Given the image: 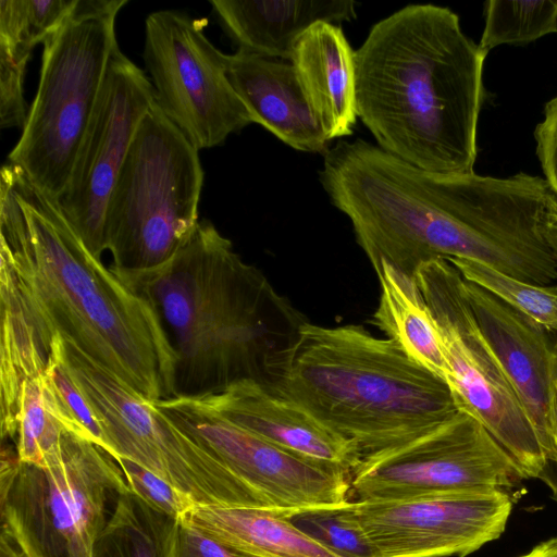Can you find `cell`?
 Instances as JSON below:
<instances>
[{"instance_id": "cell-1", "label": "cell", "mask_w": 557, "mask_h": 557, "mask_svg": "<svg viewBox=\"0 0 557 557\" xmlns=\"http://www.w3.org/2000/svg\"><path fill=\"white\" fill-rule=\"evenodd\" d=\"M0 234L1 258L49 350L58 333L145 399L175 397L177 358L154 307L11 163L1 169Z\"/></svg>"}, {"instance_id": "cell-2", "label": "cell", "mask_w": 557, "mask_h": 557, "mask_svg": "<svg viewBox=\"0 0 557 557\" xmlns=\"http://www.w3.org/2000/svg\"><path fill=\"white\" fill-rule=\"evenodd\" d=\"M113 272L163 323L177 358L175 397L212 395L242 381L269 386L307 322L208 220L161 265Z\"/></svg>"}, {"instance_id": "cell-3", "label": "cell", "mask_w": 557, "mask_h": 557, "mask_svg": "<svg viewBox=\"0 0 557 557\" xmlns=\"http://www.w3.org/2000/svg\"><path fill=\"white\" fill-rule=\"evenodd\" d=\"M486 55L448 8L404 7L355 51L357 115L382 150L411 165L473 172Z\"/></svg>"}, {"instance_id": "cell-4", "label": "cell", "mask_w": 557, "mask_h": 557, "mask_svg": "<svg viewBox=\"0 0 557 557\" xmlns=\"http://www.w3.org/2000/svg\"><path fill=\"white\" fill-rule=\"evenodd\" d=\"M268 387L352 442L362 457L424 435L460 410L445 380L359 325L305 322Z\"/></svg>"}, {"instance_id": "cell-5", "label": "cell", "mask_w": 557, "mask_h": 557, "mask_svg": "<svg viewBox=\"0 0 557 557\" xmlns=\"http://www.w3.org/2000/svg\"><path fill=\"white\" fill-rule=\"evenodd\" d=\"M128 490L110 454L67 430L48 467L22 462L3 447L1 557H92L109 506Z\"/></svg>"}, {"instance_id": "cell-6", "label": "cell", "mask_w": 557, "mask_h": 557, "mask_svg": "<svg viewBox=\"0 0 557 557\" xmlns=\"http://www.w3.org/2000/svg\"><path fill=\"white\" fill-rule=\"evenodd\" d=\"M127 0H78L42 42L37 92L8 154L52 199L64 190L116 49L115 21Z\"/></svg>"}, {"instance_id": "cell-7", "label": "cell", "mask_w": 557, "mask_h": 557, "mask_svg": "<svg viewBox=\"0 0 557 557\" xmlns=\"http://www.w3.org/2000/svg\"><path fill=\"white\" fill-rule=\"evenodd\" d=\"M203 174L199 149L154 101L106 209L103 242L113 271L149 270L178 250L199 221Z\"/></svg>"}, {"instance_id": "cell-8", "label": "cell", "mask_w": 557, "mask_h": 557, "mask_svg": "<svg viewBox=\"0 0 557 557\" xmlns=\"http://www.w3.org/2000/svg\"><path fill=\"white\" fill-rule=\"evenodd\" d=\"M62 341L67 371L102 425L114 459H131L187 494L197 506L269 508L154 401L145 399L76 346Z\"/></svg>"}, {"instance_id": "cell-9", "label": "cell", "mask_w": 557, "mask_h": 557, "mask_svg": "<svg viewBox=\"0 0 557 557\" xmlns=\"http://www.w3.org/2000/svg\"><path fill=\"white\" fill-rule=\"evenodd\" d=\"M462 275L446 259L421 264L420 292L435 320L456 404L480 421L525 479H539L545 456L537 433L462 293Z\"/></svg>"}, {"instance_id": "cell-10", "label": "cell", "mask_w": 557, "mask_h": 557, "mask_svg": "<svg viewBox=\"0 0 557 557\" xmlns=\"http://www.w3.org/2000/svg\"><path fill=\"white\" fill-rule=\"evenodd\" d=\"M203 28L202 21L180 11L151 12L143 52L157 106L199 150L220 146L253 123L230 82L228 54Z\"/></svg>"}, {"instance_id": "cell-11", "label": "cell", "mask_w": 557, "mask_h": 557, "mask_svg": "<svg viewBox=\"0 0 557 557\" xmlns=\"http://www.w3.org/2000/svg\"><path fill=\"white\" fill-rule=\"evenodd\" d=\"M525 476L485 426L463 410L436 429L362 457L355 500H396L471 490L510 491Z\"/></svg>"}, {"instance_id": "cell-12", "label": "cell", "mask_w": 557, "mask_h": 557, "mask_svg": "<svg viewBox=\"0 0 557 557\" xmlns=\"http://www.w3.org/2000/svg\"><path fill=\"white\" fill-rule=\"evenodd\" d=\"M154 103L151 81L119 47L57 205L89 251L101 259L106 209L137 129Z\"/></svg>"}, {"instance_id": "cell-13", "label": "cell", "mask_w": 557, "mask_h": 557, "mask_svg": "<svg viewBox=\"0 0 557 557\" xmlns=\"http://www.w3.org/2000/svg\"><path fill=\"white\" fill-rule=\"evenodd\" d=\"M177 426L221 460L273 510L349 500L350 473L287 451L232 423L193 397L154 401Z\"/></svg>"}, {"instance_id": "cell-14", "label": "cell", "mask_w": 557, "mask_h": 557, "mask_svg": "<svg viewBox=\"0 0 557 557\" xmlns=\"http://www.w3.org/2000/svg\"><path fill=\"white\" fill-rule=\"evenodd\" d=\"M513 507L505 490L483 488L396 500H354L381 557H466L504 532Z\"/></svg>"}, {"instance_id": "cell-15", "label": "cell", "mask_w": 557, "mask_h": 557, "mask_svg": "<svg viewBox=\"0 0 557 557\" xmlns=\"http://www.w3.org/2000/svg\"><path fill=\"white\" fill-rule=\"evenodd\" d=\"M462 293L543 449L552 384L557 371V343L542 324L481 286L463 278Z\"/></svg>"}, {"instance_id": "cell-16", "label": "cell", "mask_w": 557, "mask_h": 557, "mask_svg": "<svg viewBox=\"0 0 557 557\" xmlns=\"http://www.w3.org/2000/svg\"><path fill=\"white\" fill-rule=\"evenodd\" d=\"M193 398L232 423L306 459L349 473L362 459L352 442L258 382L242 381L220 393Z\"/></svg>"}, {"instance_id": "cell-17", "label": "cell", "mask_w": 557, "mask_h": 557, "mask_svg": "<svg viewBox=\"0 0 557 557\" xmlns=\"http://www.w3.org/2000/svg\"><path fill=\"white\" fill-rule=\"evenodd\" d=\"M227 74L253 123L296 150L326 153L331 140L290 61L237 49L227 57Z\"/></svg>"}, {"instance_id": "cell-18", "label": "cell", "mask_w": 557, "mask_h": 557, "mask_svg": "<svg viewBox=\"0 0 557 557\" xmlns=\"http://www.w3.org/2000/svg\"><path fill=\"white\" fill-rule=\"evenodd\" d=\"M210 4L237 49L286 61L314 24L339 25L356 17L351 0H210Z\"/></svg>"}, {"instance_id": "cell-19", "label": "cell", "mask_w": 557, "mask_h": 557, "mask_svg": "<svg viewBox=\"0 0 557 557\" xmlns=\"http://www.w3.org/2000/svg\"><path fill=\"white\" fill-rule=\"evenodd\" d=\"M290 62L329 139L351 135L358 117L355 51L341 26H311L296 44Z\"/></svg>"}, {"instance_id": "cell-20", "label": "cell", "mask_w": 557, "mask_h": 557, "mask_svg": "<svg viewBox=\"0 0 557 557\" xmlns=\"http://www.w3.org/2000/svg\"><path fill=\"white\" fill-rule=\"evenodd\" d=\"M286 512L259 507L197 506L182 519L245 557H339L298 529Z\"/></svg>"}, {"instance_id": "cell-21", "label": "cell", "mask_w": 557, "mask_h": 557, "mask_svg": "<svg viewBox=\"0 0 557 557\" xmlns=\"http://www.w3.org/2000/svg\"><path fill=\"white\" fill-rule=\"evenodd\" d=\"M1 436L15 440L22 385L44 372L49 350L25 307L9 262L1 258Z\"/></svg>"}, {"instance_id": "cell-22", "label": "cell", "mask_w": 557, "mask_h": 557, "mask_svg": "<svg viewBox=\"0 0 557 557\" xmlns=\"http://www.w3.org/2000/svg\"><path fill=\"white\" fill-rule=\"evenodd\" d=\"M375 272L381 295L369 322L396 342L413 361L446 381L447 366L438 330L416 278L386 262H381Z\"/></svg>"}, {"instance_id": "cell-23", "label": "cell", "mask_w": 557, "mask_h": 557, "mask_svg": "<svg viewBox=\"0 0 557 557\" xmlns=\"http://www.w3.org/2000/svg\"><path fill=\"white\" fill-rule=\"evenodd\" d=\"M180 520L121 493L95 541L92 557H178Z\"/></svg>"}, {"instance_id": "cell-24", "label": "cell", "mask_w": 557, "mask_h": 557, "mask_svg": "<svg viewBox=\"0 0 557 557\" xmlns=\"http://www.w3.org/2000/svg\"><path fill=\"white\" fill-rule=\"evenodd\" d=\"M63 425L54 414L42 373L22 385L17 434V458L22 462L48 467L61 454Z\"/></svg>"}, {"instance_id": "cell-25", "label": "cell", "mask_w": 557, "mask_h": 557, "mask_svg": "<svg viewBox=\"0 0 557 557\" xmlns=\"http://www.w3.org/2000/svg\"><path fill=\"white\" fill-rule=\"evenodd\" d=\"M479 46L488 53L502 45H523L557 33V0H490Z\"/></svg>"}, {"instance_id": "cell-26", "label": "cell", "mask_w": 557, "mask_h": 557, "mask_svg": "<svg viewBox=\"0 0 557 557\" xmlns=\"http://www.w3.org/2000/svg\"><path fill=\"white\" fill-rule=\"evenodd\" d=\"M53 411L65 430L89 441L114 457V450L87 398L71 377L63 357V341L51 338L48 362L42 372Z\"/></svg>"}, {"instance_id": "cell-27", "label": "cell", "mask_w": 557, "mask_h": 557, "mask_svg": "<svg viewBox=\"0 0 557 557\" xmlns=\"http://www.w3.org/2000/svg\"><path fill=\"white\" fill-rule=\"evenodd\" d=\"M447 261L460 272L465 280L492 293L548 331L557 332L556 284L528 283L469 259L449 258Z\"/></svg>"}, {"instance_id": "cell-28", "label": "cell", "mask_w": 557, "mask_h": 557, "mask_svg": "<svg viewBox=\"0 0 557 557\" xmlns=\"http://www.w3.org/2000/svg\"><path fill=\"white\" fill-rule=\"evenodd\" d=\"M286 517L339 557H381L355 515L354 500L290 511Z\"/></svg>"}, {"instance_id": "cell-29", "label": "cell", "mask_w": 557, "mask_h": 557, "mask_svg": "<svg viewBox=\"0 0 557 557\" xmlns=\"http://www.w3.org/2000/svg\"><path fill=\"white\" fill-rule=\"evenodd\" d=\"M78 0H1L0 40L34 48L55 32Z\"/></svg>"}, {"instance_id": "cell-30", "label": "cell", "mask_w": 557, "mask_h": 557, "mask_svg": "<svg viewBox=\"0 0 557 557\" xmlns=\"http://www.w3.org/2000/svg\"><path fill=\"white\" fill-rule=\"evenodd\" d=\"M32 48L0 41V126L23 129L28 111L24 98V77Z\"/></svg>"}, {"instance_id": "cell-31", "label": "cell", "mask_w": 557, "mask_h": 557, "mask_svg": "<svg viewBox=\"0 0 557 557\" xmlns=\"http://www.w3.org/2000/svg\"><path fill=\"white\" fill-rule=\"evenodd\" d=\"M114 460L120 466L129 491L152 508L182 519L197 507L187 494L131 459L120 456Z\"/></svg>"}, {"instance_id": "cell-32", "label": "cell", "mask_w": 557, "mask_h": 557, "mask_svg": "<svg viewBox=\"0 0 557 557\" xmlns=\"http://www.w3.org/2000/svg\"><path fill=\"white\" fill-rule=\"evenodd\" d=\"M534 137L544 178L552 191L557 194V96L546 103L543 120L536 125Z\"/></svg>"}, {"instance_id": "cell-33", "label": "cell", "mask_w": 557, "mask_h": 557, "mask_svg": "<svg viewBox=\"0 0 557 557\" xmlns=\"http://www.w3.org/2000/svg\"><path fill=\"white\" fill-rule=\"evenodd\" d=\"M177 552L178 557H245L207 536L185 519L180 520Z\"/></svg>"}, {"instance_id": "cell-34", "label": "cell", "mask_w": 557, "mask_h": 557, "mask_svg": "<svg viewBox=\"0 0 557 557\" xmlns=\"http://www.w3.org/2000/svg\"><path fill=\"white\" fill-rule=\"evenodd\" d=\"M543 453L545 456V467L539 479L548 486L552 497L557 502V371L552 384L547 432L543 444Z\"/></svg>"}, {"instance_id": "cell-35", "label": "cell", "mask_w": 557, "mask_h": 557, "mask_svg": "<svg viewBox=\"0 0 557 557\" xmlns=\"http://www.w3.org/2000/svg\"><path fill=\"white\" fill-rule=\"evenodd\" d=\"M547 240L557 258V194H552L545 219Z\"/></svg>"}, {"instance_id": "cell-36", "label": "cell", "mask_w": 557, "mask_h": 557, "mask_svg": "<svg viewBox=\"0 0 557 557\" xmlns=\"http://www.w3.org/2000/svg\"><path fill=\"white\" fill-rule=\"evenodd\" d=\"M519 557H557V536L537 544L529 553Z\"/></svg>"}]
</instances>
